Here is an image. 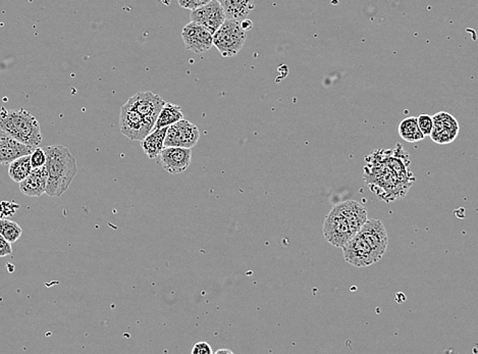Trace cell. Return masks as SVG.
Wrapping results in <instances>:
<instances>
[{
  "label": "cell",
  "instance_id": "6da1fadb",
  "mask_svg": "<svg viewBox=\"0 0 478 354\" xmlns=\"http://www.w3.org/2000/svg\"><path fill=\"white\" fill-rule=\"evenodd\" d=\"M43 149L46 154L45 168L47 184L45 193L50 197H61L68 191L77 175V161L70 149L63 145H52Z\"/></svg>",
  "mask_w": 478,
  "mask_h": 354
},
{
  "label": "cell",
  "instance_id": "7a4b0ae2",
  "mask_svg": "<svg viewBox=\"0 0 478 354\" xmlns=\"http://www.w3.org/2000/svg\"><path fill=\"white\" fill-rule=\"evenodd\" d=\"M0 129L27 146L36 148L42 142L41 129L37 118L24 108L7 111L2 108Z\"/></svg>",
  "mask_w": 478,
  "mask_h": 354
},
{
  "label": "cell",
  "instance_id": "3957f363",
  "mask_svg": "<svg viewBox=\"0 0 478 354\" xmlns=\"http://www.w3.org/2000/svg\"><path fill=\"white\" fill-rule=\"evenodd\" d=\"M213 45L223 58H232L244 46L247 32L243 29L241 21L225 19L223 25L213 33Z\"/></svg>",
  "mask_w": 478,
  "mask_h": 354
},
{
  "label": "cell",
  "instance_id": "277c9868",
  "mask_svg": "<svg viewBox=\"0 0 478 354\" xmlns=\"http://www.w3.org/2000/svg\"><path fill=\"white\" fill-rule=\"evenodd\" d=\"M322 231L328 243L337 248H342L354 236L337 206H335L325 217Z\"/></svg>",
  "mask_w": 478,
  "mask_h": 354
},
{
  "label": "cell",
  "instance_id": "5b68a950",
  "mask_svg": "<svg viewBox=\"0 0 478 354\" xmlns=\"http://www.w3.org/2000/svg\"><path fill=\"white\" fill-rule=\"evenodd\" d=\"M120 129L121 134L132 141H141L151 132L152 127L127 102L121 108Z\"/></svg>",
  "mask_w": 478,
  "mask_h": 354
},
{
  "label": "cell",
  "instance_id": "8992f818",
  "mask_svg": "<svg viewBox=\"0 0 478 354\" xmlns=\"http://www.w3.org/2000/svg\"><path fill=\"white\" fill-rule=\"evenodd\" d=\"M199 137L198 128L194 123L183 118L168 127L164 138V147L192 148L198 142Z\"/></svg>",
  "mask_w": 478,
  "mask_h": 354
},
{
  "label": "cell",
  "instance_id": "52a82bcc",
  "mask_svg": "<svg viewBox=\"0 0 478 354\" xmlns=\"http://www.w3.org/2000/svg\"><path fill=\"white\" fill-rule=\"evenodd\" d=\"M345 261L350 265L356 268L370 267L373 263H377L375 254L367 242L363 239L359 233L354 235L351 239L342 247Z\"/></svg>",
  "mask_w": 478,
  "mask_h": 354
},
{
  "label": "cell",
  "instance_id": "ba28073f",
  "mask_svg": "<svg viewBox=\"0 0 478 354\" xmlns=\"http://www.w3.org/2000/svg\"><path fill=\"white\" fill-rule=\"evenodd\" d=\"M127 102L146 120L152 130L156 125L157 116L166 103L158 94L150 91L138 92L130 97Z\"/></svg>",
  "mask_w": 478,
  "mask_h": 354
},
{
  "label": "cell",
  "instance_id": "9c48e42d",
  "mask_svg": "<svg viewBox=\"0 0 478 354\" xmlns=\"http://www.w3.org/2000/svg\"><path fill=\"white\" fill-rule=\"evenodd\" d=\"M358 233L367 242L377 261L382 260L389 243V236L382 221L367 218Z\"/></svg>",
  "mask_w": 478,
  "mask_h": 354
},
{
  "label": "cell",
  "instance_id": "30bf717a",
  "mask_svg": "<svg viewBox=\"0 0 478 354\" xmlns=\"http://www.w3.org/2000/svg\"><path fill=\"white\" fill-rule=\"evenodd\" d=\"M183 41L187 51L195 54H204L213 46V36L199 24L190 22L182 31Z\"/></svg>",
  "mask_w": 478,
  "mask_h": 354
},
{
  "label": "cell",
  "instance_id": "8fae6325",
  "mask_svg": "<svg viewBox=\"0 0 478 354\" xmlns=\"http://www.w3.org/2000/svg\"><path fill=\"white\" fill-rule=\"evenodd\" d=\"M191 22L205 27L211 34L215 32L225 21V14L218 0H211L208 4L192 9L190 14Z\"/></svg>",
  "mask_w": 478,
  "mask_h": 354
},
{
  "label": "cell",
  "instance_id": "7c38bea8",
  "mask_svg": "<svg viewBox=\"0 0 478 354\" xmlns=\"http://www.w3.org/2000/svg\"><path fill=\"white\" fill-rule=\"evenodd\" d=\"M161 163L166 172L180 173L185 172L191 163V148L183 147H164L159 154Z\"/></svg>",
  "mask_w": 478,
  "mask_h": 354
},
{
  "label": "cell",
  "instance_id": "4fadbf2b",
  "mask_svg": "<svg viewBox=\"0 0 478 354\" xmlns=\"http://www.w3.org/2000/svg\"><path fill=\"white\" fill-rule=\"evenodd\" d=\"M34 149L0 129V166H9L14 159L32 153Z\"/></svg>",
  "mask_w": 478,
  "mask_h": 354
},
{
  "label": "cell",
  "instance_id": "5bb4252c",
  "mask_svg": "<svg viewBox=\"0 0 478 354\" xmlns=\"http://www.w3.org/2000/svg\"><path fill=\"white\" fill-rule=\"evenodd\" d=\"M47 184V173L44 166L32 168L27 177L20 182V191L29 197H40L45 193Z\"/></svg>",
  "mask_w": 478,
  "mask_h": 354
},
{
  "label": "cell",
  "instance_id": "9a60e30c",
  "mask_svg": "<svg viewBox=\"0 0 478 354\" xmlns=\"http://www.w3.org/2000/svg\"><path fill=\"white\" fill-rule=\"evenodd\" d=\"M345 220L348 223L350 230L356 235L360 231L361 227L364 223L367 221V211L362 204L356 203V201H348L344 203L337 204Z\"/></svg>",
  "mask_w": 478,
  "mask_h": 354
},
{
  "label": "cell",
  "instance_id": "2e32d148",
  "mask_svg": "<svg viewBox=\"0 0 478 354\" xmlns=\"http://www.w3.org/2000/svg\"><path fill=\"white\" fill-rule=\"evenodd\" d=\"M230 20L243 21L252 13L255 6L254 0H218Z\"/></svg>",
  "mask_w": 478,
  "mask_h": 354
},
{
  "label": "cell",
  "instance_id": "e0dca14e",
  "mask_svg": "<svg viewBox=\"0 0 478 354\" xmlns=\"http://www.w3.org/2000/svg\"><path fill=\"white\" fill-rule=\"evenodd\" d=\"M168 127L154 129L141 140V146L146 156L150 159L156 158L164 148V138H166Z\"/></svg>",
  "mask_w": 478,
  "mask_h": 354
},
{
  "label": "cell",
  "instance_id": "ac0fdd59",
  "mask_svg": "<svg viewBox=\"0 0 478 354\" xmlns=\"http://www.w3.org/2000/svg\"><path fill=\"white\" fill-rule=\"evenodd\" d=\"M183 118H184V113H183L182 108L180 106L171 103V102H166L161 113L157 116L153 130L170 127V126L183 120Z\"/></svg>",
  "mask_w": 478,
  "mask_h": 354
},
{
  "label": "cell",
  "instance_id": "d6986e66",
  "mask_svg": "<svg viewBox=\"0 0 478 354\" xmlns=\"http://www.w3.org/2000/svg\"><path fill=\"white\" fill-rule=\"evenodd\" d=\"M399 135L402 139L407 142L414 143V142L421 141L424 139V135L421 133L418 127L417 118L415 116H409L404 118L399 125Z\"/></svg>",
  "mask_w": 478,
  "mask_h": 354
},
{
  "label": "cell",
  "instance_id": "ffe728a7",
  "mask_svg": "<svg viewBox=\"0 0 478 354\" xmlns=\"http://www.w3.org/2000/svg\"><path fill=\"white\" fill-rule=\"evenodd\" d=\"M31 166L30 154L29 156H21V158L14 159L9 165V176L14 182L20 183L32 171Z\"/></svg>",
  "mask_w": 478,
  "mask_h": 354
},
{
  "label": "cell",
  "instance_id": "44dd1931",
  "mask_svg": "<svg viewBox=\"0 0 478 354\" xmlns=\"http://www.w3.org/2000/svg\"><path fill=\"white\" fill-rule=\"evenodd\" d=\"M23 230L20 226L7 218H0V235L9 242L14 243L21 238Z\"/></svg>",
  "mask_w": 478,
  "mask_h": 354
},
{
  "label": "cell",
  "instance_id": "7402d4cb",
  "mask_svg": "<svg viewBox=\"0 0 478 354\" xmlns=\"http://www.w3.org/2000/svg\"><path fill=\"white\" fill-rule=\"evenodd\" d=\"M30 161L33 168L44 166L46 163V154H45L44 149L36 147L30 154Z\"/></svg>",
  "mask_w": 478,
  "mask_h": 354
},
{
  "label": "cell",
  "instance_id": "603a6c76",
  "mask_svg": "<svg viewBox=\"0 0 478 354\" xmlns=\"http://www.w3.org/2000/svg\"><path fill=\"white\" fill-rule=\"evenodd\" d=\"M418 127L424 136H429L432 133V127H434V122H432V116L428 115H420L417 118Z\"/></svg>",
  "mask_w": 478,
  "mask_h": 354
},
{
  "label": "cell",
  "instance_id": "cb8c5ba5",
  "mask_svg": "<svg viewBox=\"0 0 478 354\" xmlns=\"http://www.w3.org/2000/svg\"><path fill=\"white\" fill-rule=\"evenodd\" d=\"M20 206L14 203H7V201H1L0 203V217H13L16 211L19 210Z\"/></svg>",
  "mask_w": 478,
  "mask_h": 354
},
{
  "label": "cell",
  "instance_id": "d4e9b609",
  "mask_svg": "<svg viewBox=\"0 0 478 354\" xmlns=\"http://www.w3.org/2000/svg\"><path fill=\"white\" fill-rule=\"evenodd\" d=\"M210 1L211 0H178V6L180 8L190 9V11L204 6V4H208Z\"/></svg>",
  "mask_w": 478,
  "mask_h": 354
},
{
  "label": "cell",
  "instance_id": "484cf974",
  "mask_svg": "<svg viewBox=\"0 0 478 354\" xmlns=\"http://www.w3.org/2000/svg\"><path fill=\"white\" fill-rule=\"evenodd\" d=\"M193 354H213V351L210 345L206 342H199L195 344L192 348Z\"/></svg>",
  "mask_w": 478,
  "mask_h": 354
},
{
  "label": "cell",
  "instance_id": "4316f807",
  "mask_svg": "<svg viewBox=\"0 0 478 354\" xmlns=\"http://www.w3.org/2000/svg\"><path fill=\"white\" fill-rule=\"evenodd\" d=\"M13 253V248H11V243H9V241L4 236L0 235V258H4V256H11Z\"/></svg>",
  "mask_w": 478,
  "mask_h": 354
},
{
  "label": "cell",
  "instance_id": "83f0119b",
  "mask_svg": "<svg viewBox=\"0 0 478 354\" xmlns=\"http://www.w3.org/2000/svg\"><path fill=\"white\" fill-rule=\"evenodd\" d=\"M241 26L243 29L247 32V31L252 29V27H253V24H252L251 21L245 19V20L241 21Z\"/></svg>",
  "mask_w": 478,
  "mask_h": 354
},
{
  "label": "cell",
  "instance_id": "f1b7e54d",
  "mask_svg": "<svg viewBox=\"0 0 478 354\" xmlns=\"http://www.w3.org/2000/svg\"><path fill=\"white\" fill-rule=\"evenodd\" d=\"M216 354H220V353H228V354H232L233 351L228 350V349H220V350L216 351Z\"/></svg>",
  "mask_w": 478,
  "mask_h": 354
}]
</instances>
